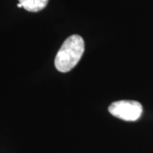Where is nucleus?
<instances>
[{"label":"nucleus","instance_id":"f03ea898","mask_svg":"<svg viewBox=\"0 0 153 153\" xmlns=\"http://www.w3.org/2000/svg\"><path fill=\"white\" fill-rule=\"evenodd\" d=\"M108 111L113 117L127 122L137 121L142 115V105L135 100H118L110 105Z\"/></svg>","mask_w":153,"mask_h":153},{"label":"nucleus","instance_id":"20e7f679","mask_svg":"<svg viewBox=\"0 0 153 153\" xmlns=\"http://www.w3.org/2000/svg\"><path fill=\"white\" fill-rule=\"evenodd\" d=\"M17 7H18V8H22V5L20 4V3H19V4H17Z\"/></svg>","mask_w":153,"mask_h":153},{"label":"nucleus","instance_id":"f257e3e1","mask_svg":"<svg viewBox=\"0 0 153 153\" xmlns=\"http://www.w3.org/2000/svg\"><path fill=\"white\" fill-rule=\"evenodd\" d=\"M84 40L79 35H71L65 40L55 58V66L60 72H68L77 65L84 53Z\"/></svg>","mask_w":153,"mask_h":153},{"label":"nucleus","instance_id":"7ed1b4c3","mask_svg":"<svg viewBox=\"0 0 153 153\" xmlns=\"http://www.w3.org/2000/svg\"><path fill=\"white\" fill-rule=\"evenodd\" d=\"M19 3L26 10L29 12H38L47 6L49 0H19Z\"/></svg>","mask_w":153,"mask_h":153}]
</instances>
